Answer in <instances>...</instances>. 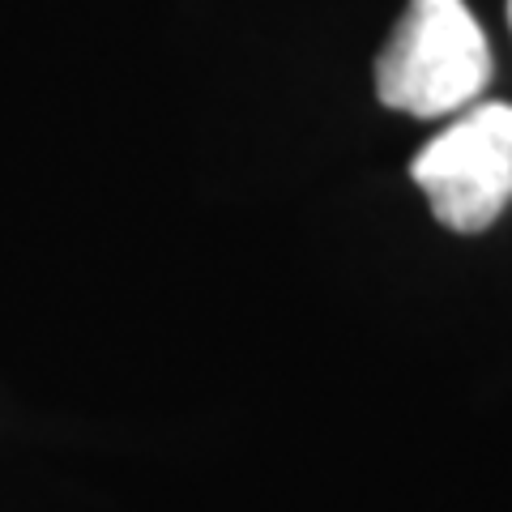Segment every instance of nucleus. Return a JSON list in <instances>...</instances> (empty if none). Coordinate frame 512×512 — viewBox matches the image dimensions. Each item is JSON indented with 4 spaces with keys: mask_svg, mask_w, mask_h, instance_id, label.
<instances>
[{
    "mask_svg": "<svg viewBox=\"0 0 512 512\" xmlns=\"http://www.w3.org/2000/svg\"><path fill=\"white\" fill-rule=\"evenodd\" d=\"M491 43L466 0H406L376 56V94L389 111L444 120L483 99Z\"/></svg>",
    "mask_w": 512,
    "mask_h": 512,
    "instance_id": "1",
    "label": "nucleus"
},
{
    "mask_svg": "<svg viewBox=\"0 0 512 512\" xmlns=\"http://www.w3.org/2000/svg\"><path fill=\"white\" fill-rule=\"evenodd\" d=\"M431 218L457 235L487 231L512 201V103H470L410 163Z\"/></svg>",
    "mask_w": 512,
    "mask_h": 512,
    "instance_id": "2",
    "label": "nucleus"
},
{
    "mask_svg": "<svg viewBox=\"0 0 512 512\" xmlns=\"http://www.w3.org/2000/svg\"><path fill=\"white\" fill-rule=\"evenodd\" d=\"M508 30H512V0H508Z\"/></svg>",
    "mask_w": 512,
    "mask_h": 512,
    "instance_id": "3",
    "label": "nucleus"
}]
</instances>
